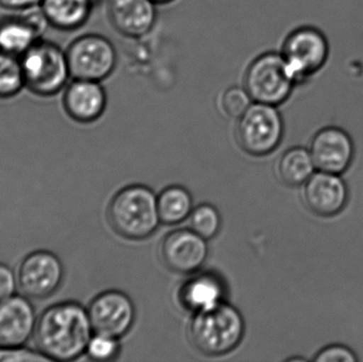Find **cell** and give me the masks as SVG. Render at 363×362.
Returning a JSON list of instances; mask_svg holds the SVG:
<instances>
[{
	"instance_id": "6da1fadb",
	"label": "cell",
	"mask_w": 363,
	"mask_h": 362,
	"mask_svg": "<svg viewBox=\"0 0 363 362\" xmlns=\"http://www.w3.org/2000/svg\"><path fill=\"white\" fill-rule=\"evenodd\" d=\"M93 335L89 312L77 302H61L45 310L34 332L38 351L51 361H76L85 354Z\"/></svg>"
},
{
	"instance_id": "7a4b0ae2",
	"label": "cell",
	"mask_w": 363,
	"mask_h": 362,
	"mask_svg": "<svg viewBox=\"0 0 363 362\" xmlns=\"http://www.w3.org/2000/svg\"><path fill=\"white\" fill-rule=\"evenodd\" d=\"M245 333L242 315L226 301L211 310L192 314L187 327L191 346L209 357L233 352L242 341Z\"/></svg>"
},
{
	"instance_id": "3957f363",
	"label": "cell",
	"mask_w": 363,
	"mask_h": 362,
	"mask_svg": "<svg viewBox=\"0 0 363 362\" xmlns=\"http://www.w3.org/2000/svg\"><path fill=\"white\" fill-rule=\"evenodd\" d=\"M108 219L121 237L143 240L150 237L161 225L157 196L144 185H130L121 189L111 200Z\"/></svg>"
},
{
	"instance_id": "277c9868",
	"label": "cell",
	"mask_w": 363,
	"mask_h": 362,
	"mask_svg": "<svg viewBox=\"0 0 363 362\" xmlns=\"http://www.w3.org/2000/svg\"><path fill=\"white\" fill-rule=\"evenodd\" d=\"M243 86L253 102L279 108L289 101L296 83L279 50H270L247 65Z\"/></svg>"
},
{
	"instance_id": "5b68a950",
	"label": "cell",
	"mask_w": 363,
	"mask_h": 362,
	"mask_svg": "<svg viewBox=\"0 0 363 362\" xmlns=\"http://www.w3.org/2000/svg\"><path fill=\"white\" fill-rule=\"evenodd\" d=\"M19 59L26 86L35 95H55L72 78L66 51L55 43L38 40Z\"/></svg>"
},
{
	"instance_id": "8992f818",
	"label": "cell",
	"mask_w": 363,
	"mask_h": 362,
	"mask_svg": "<svg viewBox=\"0 0 363 362\" xmlns=\"http://www.w3.org/2000/svg\"><path fill=\"white\" fill-rule=\"evenodd\" d=\"M237 120V142L247 154L266 157L283 142L285 120L279 106L253 102Z\"/></svg>"
},
{
	"instance_id": "52a82bcc",
	"label": "cell",
	"mask_w": 363,
	"mask_h": 362,
	"mask_svg": "<svg viewBox=\"0 0 363 362\" xmlns=\"http://www.w3.org/2000/svg\"><path fill=\"white\" fill-rule=\"evenodd\" d=\"M296 87L306 84L323 68L328 60V42L323 32L311 26H303L290 31L279 46Z\"/></svg>"
},
{
	"instance_id": "ba28073f",
	"label": "cell",
	"mask_w": 363,
	"mask_h": 362,
	"mask_svg": "<svg viewBox=\"0 0 363 362\" xmlns=\"http://www.w3.org/2000/svg\"><path fill=\"white\" fill-rule=\"evenodd\" d=\"M72 79L101 81L108 79L117 65V51L113 43L100 34H84L66 50Z\"/></svg>"
},
{
	"instance_id": "9c48e42d",
	"label": "cell",
	"mask_w": 363,
	"mask_h": 362,
	"mask_svg": "<svg viewBox=\"0 0 363 362\" xmlns=\"http://www.w3.org/2000/svg\"><path fill=\"white\" fill-rule=\"evenodd\" d=\"M64 280L61 259L49 251H35L19 266L17 283L23 295L43 300L55 295Z\"/></svg>"
},
{
	"instance_id": "30bf717a",
	"label": "cell",
	"mask_w": 363,
	"mask_h": 362,
	"mask_svg": "<svg viewBox=\"0 0 363 362\" xmlns=\"http://www.w3.org/2000/svg\"><path fill=\"white\" fill-rule=\"evenodd\" d=\"M89 319L94 333L121 339L127 335L136 318L135 305L127 293L108 290L99 293L89 303Z\"/></svg>"
},
{
	"instance_id": "8fae6325",
	"label": "cell",
	"mask_w": 363,
	"mask_h": 362,
	"mask_svg": "<svg viewBox=\"0 0 363 362\" xmlns=\"http://www.w3.org/2000/svg\"><path fill=\"white\" fill-rule=\"evenodd\" d=\"M209 254L208 244L191 229L169 232L160 244V257L164 265L180 274L200 271Z\"/></svg>"
},
{
	"instance_id": "7c38bea8",
	"label": "cell",
	"mask_w": 363,
	"mask_h": 362,
	"mask_svg": "<svg viewBox=\"0 0 363 362\" xmlns=\"http://www.w3.org/2000/svg\"><path fill=\"white\" fill-rule=\"evenodd\" d=\"M309 152L319 171L342 174L355 157V145L351 135L339 127L322 128L309 142Z\"/></svg>"
},
{
	"instance_id": "4fadbf2b",
	"label": "cell",
	"mask_w": 363,
	"mask_h": 362,
	"mask_svg": "<svg viewBox=\"0 0 363 362\" xmlns=\"http://www.w3.org/2000/svg\"><path fill=\"white\" fill-rule=\"evenodd\" d=\"M303 201L315 216L334 217L347 204L349 189L339 174L313 172L303 185Z\"/></svg>"
},
{
	"instance_id": "5bb4252c",
	"label": "cell",
	"mask_w": 363,
	"mask_h": 362,
	"mask_svg": "<svg viewBox=\"0 0 363 362\" xmlns=\"http://www.w3.org/2000/svg\"><path fill=\"white\" fill-rule=\"evenodd\" d=\"M23 12L16 16L0 19V51L18 57L40 40L49 25L40 6Z\"/></svg>"
},
{
	"instance_id": "9a60e30c",
	"label": "cell",
	"mask_w": 363,
	"mask_h": 362,
	"mask_svg": "<svg viewBox=\"0 0 363 362\" xmlns=\"http://www.w3.org/2000/svg\"><path fill=\"white\" fill-rule=\"evenodd\" d=\"M35 310L26 295L0 300V346H23L35 332Z\"/></svg>"
},
{
	"instance_id": "2e32d148",
	"label": "cell",
	"mask_w": 363,
	"mask_h": 362,
	"mask_svg": "<svg viewBox=\"0 0 363 362\" xmlns=\"http://www.w3.org/2000/svg\"><path fill=\"white\" fill-rule=\"evenodd\" d=\"M106 13L113 28L130 38L147 35L157 19L153 0H108Z\"/></svg>"
},
{
	"instance_id": "e0dca14e",
	"label": "cell",
	"mask_w": 363,
	"mask_h": 362,
	"mask_svg": "<svg viewBox=\"0 0 363 362\" xmlns=\"http://www.w3.org/2000/svg\"><path fill=\"white\" fill-rule=\"evenodd\" d=\"M63 104L70 118L91 123L104 115L108 97L101 82L74 79L66 87Z\"/></svg>"
},
{
	"instance_id": "ac0fdd59",
	"label": "cell",
	"mask_w": 363,
	"mask_h": 362,
	"mask_svg": "<svg viewBox=\"0 0 363 362\" xmlns=\"http://www.w3.org/2000/svg\"><path fill=\"white\" fill-rule=\"evenodd\" d=\"M226 285L215 272H194L182 284L179 303L184 310L196 314L211 310L225 301Z\"/></svg>"
},
{
	"instance_id": "d6986e66",
	"label": "cell",
	"mask_w": 363,
	"mask_h": 362,
	"mask_svg": "<svg viewBox=\"0 0 363 362\" xmlns=\"http://www.w3.org/2000/svg\"><path fill=\"white\" fill-rule=\"evenodd\" d=\"M95 6L91 0H43L40 8L49 25L72 31L86 23Z\"/></svg>"
},
{
	"instance_id": "ffe728a7",
	"label": "cell",
	"mask_w": 363,
	"mask_h": 362,
	"mask_svg": "<svg viewBox=\"0 0 363 362\" xmlns=\"http://www.w3.org/2000/svg\"><path fill=\"white\" fill-rule=\"evenodd\" d=\"M315 168L308 149L302 146L291 147L277 162V176L287 186L298 187L304 185L313 176Z\"/></svg>"
},
{
	"instance_id": "44dd1931",
	"label": "cell",
	"mask_w": 363,
	"mask_h": 362,
	"mask_svg": "<svg viewBox=\"0 0 363 362\" xmlns=\"http://www.w3.org/2000/svg\"><path fill=\"white\" fill-rule=\"evenodd\" d=\"M161 222L167 225H177L189 218L194 210L191 193L180 185L166 187L157 196Z\"/></svg>"
},
{
	"instance_id": "7402d4cb",
	"label": "cell",
	"mask_w": 363,
	"mask_h": 362,
	"mask_svg": "<svg viewBox=\"0 0 363 362\" xmlns=\"http://www.w3.org/2000/svg\"><path fill=\"white\" fill-rule=\"evenodd\" d=\"M25 86L21 59L0 51V99L14 97Z\"/></svg>"
},
{
	"instance_id": "603a6c76",
	"label": "cell",
	"mask_w": 363,
	"mask_h": 362,
	"mask_svg": "<svg viewBox=\"0 0 363 362\" xmlns=\"http://www.w3.org/2000/svg\"><path fill=\"white\" fill-rule=\"evenodd\" d=\"M190 229L206 240L213 239L222 227V218L217 208L208 203L194 208L189 216Z\"/></svg>"
},
{
	"instance_id": "cb8c5ba5",
	"label": "cell",
	"mask_w": 363,
	"mask_h": 362,
	"mask_svg": "<svg viewBox=\"0 0 363 362\" xmlns=\"http://www.w3.org/2000/svg\"><path fill=\"white\" fill-rule=\"evenodd\" d=\"M253 103L245 86H230L220 98V108L228 118L238 119Z\"/></svg>"
},
{
	"instance_id": "d4e9b609",
	"label": "cell",
	"mask_w": 363,
	"mask_h": 362,
	"mask_svg": "<svg viewBox=\"0 0 363 362\" xmlns=\"http://www.w3.org/2000/svg\"><path fill=\"white\" fill-rule=\"evenodd\" d=\"M121 346L118 338L94 333L86 348L87 356L98 362L115 361L121 354Z\"/></svg>"
},
{
	"instance_id": "484cf974",
	"label": "cell",
	"mask_w": 363,
	"mask_h": 362,
	"mask_svg": "<svg viewBox=\"0 0 363 362\" xmlns=\"http://www.w3.org/2000/svg\"><path fill=\"white\" fill-rule=\"evenodd\" d=\"M357 354L345 344H330L321 349L313 361L315 362H357Z\"/></svg>"
},
{
	"instance_id": "4316f807",
	"label": "cell",
	"mask_w": 363,
	"mask_h": 362,
	"mask_svg": "<svg viewBox=\"0 0 363 362\" xmlns=\"http://www.w3.org/2000/svg\"><path fill=\"white\" fill-rule=\"evenodd\" d=\"M51 361L42 352L18 346H0V362Z\"/></svg>"
},
{
	"instance_id": "83f0119b",
	"label": "cell",
	"mask_w": 363,
	"mask_h": 362,
	"mask_svg": "<svg viewBox=\"0 0 363 362\" xmlns=\"http://www.w3.org/2000/svg\"><path fill=\"white\" fill-rule=\"evenodd\" d=\"M17 283L14 272L9 266L0 264V300L15 295Z\"/></svg>"
},
{
	"instance_id": "f1b7e54d",
	"label": "cell",
	"mask_w": 363,
	"mask_h": 362,
	"mask_svg": "<svg viewBox=\"0 0 363 362\" xmlns=\"http://www.w3.org/2000/svg\"><path fill=\"white\" fill-rule=\"evenodd\" d=\"M43 0H0V6L8 10L23 11L42 4Z\"/></svg>"
},
{
	"instance_id": "f546056e",
	"label": "cell",
	"mask_w": 363,
	"mask_h": 362,
	"mask_svg": "<svg viewBox=\"0 0 363 362\" xmlns=\"http://www.w3.org/2000/svg\"><path fill=\"white\" fill-rule=\"evenodd\" d=\"M307 359L304 358V357H291V358L288 359V361H306Z\"/></svg>"
},
{
	"instance_id": "4dcf8cb0",
	"label": "cell",
	"mask_w": 363,
	"mask_h": 362,
	"mask_svg": "<svg viewBox=\"0 0 363 362\" xmlns=\"http://www.w3.org/2000/svg\"><path fill=\"white\" fill-rule=\"evenodd\" d=\"M157 4H169V2L174 1V0H153Z\"/></svg>"
},
{
	"instance_id": "1f68e13d",
	"label": "cell",
	"mask_w": 363,
	"mask_h": 362,
	"mask_svg": "<svg viewBox=\"0 0 363 362\" xmlns=\"http://www.w3.org/2000/svg\"><path fill=\"white\" fill-rule=\"evenodd\" d=\"M91 1H93V2H94V4H98V2H99V1H100V0H91Z\"/></svg>"
}]
</instances>
